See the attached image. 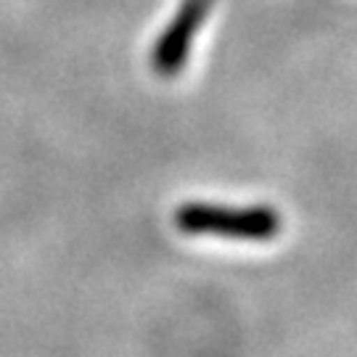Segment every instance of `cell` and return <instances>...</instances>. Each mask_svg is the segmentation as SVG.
<instances>
[{
  "instance_id": "cell-1",
  "label": "cell",
  "mask_w": 357,
  "mask_h": 357,
  "mask_svg": "<svg viewBox=\"0 0 357 357\" xmlns=\"http://www.w3.org/2000/svg\"><path fill=\"white\" fill-rule=\"evenodd\" d=\"M175 225L193 236H225L246 241H270L281 233V215L270 206H215L183 204L175 212Z\"/></svg>"
},
{
  "instance_id": "cell-2",
  "label": "cell",
  "mask_w": 357,
  "mask_h": 357,
  "mask_svg": "<svg viewBox=\"0 0 357 357\" xmlns=\"http://www.w3.org/2000/svg\"><path fill=\"white\" fill-rule=\"evenodd\" d=\"M212 6H215V0H183L180 3L172 22L165 26V32L153 43L151 66L156 75L175 77L178 72H183V66L188 64L196 32L206 22Z\"/></svg>"
}]
</instances>
